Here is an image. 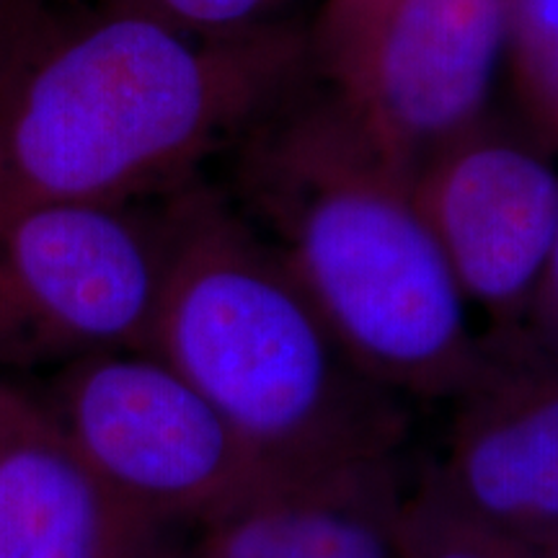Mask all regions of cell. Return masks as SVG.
I'll use <instances>...</instances> for the list:
<instances>
[{"instance_id":"1","label":"cell","mask_w":558,"mask_h":558,"mask_svg":"<svg viewBox=\"0 0 558 558\" xmlns=\"http://www.w3.org/2000/svg\"><path fill=\"white\" fill-rule=\"evenodd\" d=\"M300 60L267 26L194 34L124 9L47 24L0 107V209L169 186L282 101Z\"/></svg>"},{"instance_id":"2","label":"cell","mask_w":558,"mask_h":558,"mask_svg":"<svg viewBox=\"0 0 558 558\" xmlns=\"http://www.w3.org/2000/svg\"><path fill=\"white\" fill-rule=\"evenodd\" d=\"M414 179L383 158L333 99L275 111L239 166L254 228L298 279L349 360L393 393L439 401L484 365Z\"/></svg>"},{"instance_id":"5","label":"cell","mask_w":558,"mask_h":558,"mask_svg":"<svg viewBox=\"0 0 558 558\" xmlns=\"http://www.w3.org/2000/svg\"><path fill=\"white\" fill-rule=\"evenodd\" d=\"M41 407L104 486L166 530L202 525L277 476L190 380L150 352L70 362Z\"/></svg>"},{"instance_id":"7","label":"cell","mask_w":558,"mask_h":558,"mask_svg":"<svg viewBox=\"0 0 558 558\" xmlns=\"http://www.w3.org/2000/svg\"><path fill=\"white\" fill-rule=\"evenodd\" d=\"M452 399L442 460L424 473L450 505L550 554L558 546V367L505 337Z\"/></svg>"},{"instance_id":"13","label":"cell","mask_w":558,"mask_h":558,"mask_svg":"<svg viewBox=\"0 0 558 558\" xmlns=\"http://www.w3.org/2000/svg\"><path fill=\"white\" fill-rule=\"evenodd\" d=\"M111 9L145 13L194 34H230L254 26L275 0H109Z\"/></svg>"},{"instance_id":"17","label":"cell","mask_w":558,"mask_h":558,"mask_svg":"<svg viewBox=\"0 0 558 558\" xmlns=\"http://www.w3.org/2000/svg\"><path fill=\"white\" fill-rule=\"evenodd\" d=\"M156 558H184V556L179 554L177 546H173L171 541H166V543H163V548L158 550V556H156Z\"/></svg>"},{"instance_id":"10","label":"cell","mask_w":558,"mask_h":558,"mask_svg":"<svg viewBox=\"0 0 558 558\" xmlns=\"http://www.w3.org/2000/svg\"><path fill=\"white\" fill-rule=\"evenodd\" d=\"M396 458L271 476L202 522L184 558H399Z\"/></svg>"},{"instance_id":"11","label":"cell","mask_w":558,"mask_h":558,"mask_svg":"<svg viewBox=\"0 0 558 558\" xmlns=\"http://www.w3.org/2000/svg\"><path fill=\"white\" fill-rule=\"evenodd\" d=\"M396 550L399 558H548L546 550L512 538L450 505L424 478L403 499Z\"/></svg>"},{"instance_id":"12","label":"cell","mask_w":558,"mask_h":558,"mask_svg":"<svg viewBox=\"0 0 558 558\" xmlns=\"http://www.w3.org/2000/svg\"><path fill=\"white\" fill-rule=\"evenodd\" d=\"M507 39L527 101L543 122L558 128V0L507 3Z\"/></svg>"},{"instance_id":"9","label":"cell","mask_w":558,"mask_h":558,"mask_svg":"<svg viewBox=\"0 0 558 558\" xmlns=\"http://www.w3.org/2000/svg\"><path fill=\"white\" fill-rule=\"evenodd\" d=\"M169 530L104 486L45 407L11 388L0 414V558H156Z\"/></svg>"},{"instance_id":"4","label":"cell","mask_w":558,"mask_h":558,"mask_svg":"<svg viewBox=\"0 0 558 558\" xmlns=\"http://www.w3.org/2000/svg\"><path fill=\"white\" fill-rule=\"evenodd\" d=\"M163 269L166 222L128 205L0 209V367L148 352Z\"/></svg>"},{"instance_id":"15","label":"cell","mask_w":558,"mask_h":558,"mask_svg":"<svg viewBox=\"0 0 558 558\" xmlns=\"http://www.w3.org/2000/svg\"><path fill=\"white\" fill-rule=\"evenodd\" d=\"M47 24L45 0H0V107Z\"/></svg>"},{"instance_id":"18","label":"cell","mask_w":558,"mask_h":558,"mask_svg":"<svg viewBox=\"0 0 558 558\" xmlns=\"http://www.w3.org/2000/svg\"><path fill=\"white\" fill-rule=\"evenodd\" d=\"M11 383L3 378V375H0V414H3V407H5V399H9V393H11Z\"/></svg>"},{"instance_id":"8","label":"cell","mask_w":558,"mask_h":558,"mask_svg":"<svg viewBox=\"0 0 558 558\" xmlns=\"http://www.w3.org/2000/svg\"><path fill=\"white\" fill-rule=\"evenodd\" d=\"M414 197L465 300L520 324L558 235V177L505 143L463 140L424 166Z\"/></svg>"},{"instance_id":"14","label":"cell","mask_w":558,"mask_h":558,"mask_svg":"<svg viewBox=\"0 0 558 558\" xmlns=\"http://www.w3.org/2000/svg\"><path fill=\"white\" fill-rule=\"evenodd\" d=\"M488 337L512 339L514 344L525 347L527 352L558 367V235L520 324L509 331L488 333Z\"/></svg>"},{"instance_id":"6","label":"cell","mask_w":558,"mask_h":558,"mask_svg":"<svg viewBox=\"0 0 558 558\" xmlns=\"http://www.w3.org/2000/svg\"><path fill=\"white\" fill-rule=\"evenodd\" d=\"M507 41V0H378L326 13L324 58L341 111L416 177L471 137Z\"/></svg>"},{"instance_id":"16","label":"cell","mask_w":558,"mask_h":558,"mask_svg":"<svg viewBox=\"0 0 558 558\" xmlns=\"http://www.w3.org/2000/svg\"><path fill=\"white\" fill-rule=\"evenodd\" d=\"M369 3H378V0H331L329 13L354 11V9H362V5H369Z\"/></svg>"},{"instance_id":"3","label":"cell","mask_w":558,"mask_h":558,"mask_svg":"<svg viewBox=\"0 0 558 558\" xmlns=\"http://www.w3.org/2000/svg\"><path fill=\"white\" fill-rule=\"evenodd\" d=\"M148 352L228 418L277 476L396 458L403 399L349 360L279 254L209 194L166 213Z\"/></svg>"},{"instance_id":"19","label":"cell","mask_w":558,"mask_h":558,"mask_svg":"<svg viewBox=\"0 0 558 558\" xmlns=\"http://www.w3.org/2000/svg\"><path fill=\"white\" fill-rule=\"evenodd\" d=\"M548 558H558V546H556L554 550H550V554H548Z\"/></svg>"}]
</instances>
